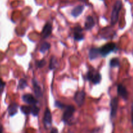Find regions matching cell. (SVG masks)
Instances as JSON below:
<instances>
[{
    "instance_id": "1",
    "label": "cell",
    "mask_w": 133,
    "mask_h": 133,
    "mask_svg": "<svg viewBox=\"0 0 133 133\" xmlns=\"http://www.w3.org/2000/svg\"><path fill=\"white\" fill-rule=\"evenodd\" d=\"M122 8V1L121 0H118L115 3L113 7L112 12L111 14V24L114 25L118 20L119 14Z\"/></svg>"
},
{
    "instance_id": "2",
    "label": "cell",
    "mask_w": 133,
    "mask_h": 133,
    "mask_svg": "<svg viewBox=\"0 0 133 133\" xmlns=\"http://www.w3.org/2000/svg\"><path fill=\"white\" fill-rule=\"evenodd\" d=\"M94 69L92 70H89L87 73V79L89 81H92L94 84L99 83L101 80V75L100 73L94 71Z\"/></svg>"
},
{
    "instance_id": "3",
    "label": "cell",
    "mask_w": 133,
    "mask_h": 133,
    "mask_svg": "<svg viewBox=\"0 0 133 133\" xmlns=\"http://www.w3.org/2000/svg\"><path fill=\"white\" fill-rule=\"evenodd\" d=\"M116 44L114 43H110L106 44L103 46L99 48V53L103 57H106L108 54L112 52L116 49Z\"/></svg>"
},
{
    "instance_id": "4",
    "label": "cell",
    "mask_w": 133,
    "mask_h": 133,
    "mask_svg": "<svg viewBox=\"0 0 133 133\" xmlns=\"http://www.w3.org/2000/svg\"><path fill=\"white\" fill-rule=\"evenodd\" d=\"M75 108L74 106H67L64 112L63 117H62V120H63V121H64L65 123L68 122L69 120L71 119V117H73V115H74V113L75 112Z\"/></svg>"
},
{
    "instance_id": "5",
    "label": "cell",
    "mask_w": 133,
    "mask_h": 133,
    "mask_svg": "<svg viewBox=\"0 0 133 133\" xmlns=\"http://www.w3.org/2000/svg\"><path fill=\"white\" fill-rule=\"evenodd\" d=\"M84 99H85V93L83 91H77L74 96V100L79 106L83 105Z\"/></svg>"
},
{
    "instance_id": "6",
    "label": "cell",
    "mask_w": 133,
    "mask_h": 133,
    "mask_svg": "<svg viewBox=\"0 0 133 133\" xmlns=\"http://www.w3.org/2000/svg\"><path fill=\"white\" fill-rule=\"evenodd\" d=\"M74 39L77 41H80L84 39V35L83 34V29L80 26H77L74 29Z\"/></svg>"
},
{
    "instance_id": "7",
    "label": "cell",
    "mask_w": 133,
    "mask_h": 133,
    "mask_svg": "<svg viewBox=\"0 0 133 133\" xmlns=\"http://www.w3.org/2000/svg\"><path fill=\"white\" fill-rule=\"evenodd\" d=\"M110 107H111V112H110V116L112 118H114L116 116L117 111L118 108V99L117 97L112 99L110 102Z\"/></svg>"
},
{
    "instance_id": "8",
    "label": "cell",
    "mask_w": 133,
    "mask_h": 133,
    "mask_svg": "<svg viewBox=\"0 0 133 133\" xmlns=\"http://www.w3.org/2000/svg\"><path fill=\"white\" fill-rule=\"evenodd\" d=\"M22 99L25 102L30 105H36L38 103V100H36L31 94H25L22 96Z\"/></svg>"
},
{
    "instance_id": "9",
    "label": "cell",
    "mask_w": 133,
    "mask_h": 133,
    "mask_svg": "<svg viewBox=\"0 0 133 133\" xmlns=\"http://www.w3.org/2000/svg\"><path fill=\"white\" fill-rule=\"evenodd\" d=\"M44 125L46 127L51 126L52 123V115L50 110L48 108H47L44 113Z\"/></svg>"
},
{
    "instance_id": "10",
    "label": "cell",
    "mask_w": 133,
    "mask_h": 133,
    "mask_svg": "<svg viewBox=\"0 0 133 133\" xmlns=\"http://www.w3.org/2000/svg\"><path fill=\"white\" fill-rule=\"evenodd\" d=\"M118 93L121 97L123 98L125 100H127L128 99V92H127V90L126 89V87H125L122 84H119L118 86Z\"/></svg>"
},
{
    "instance_id": "11",
    "label": "cell",
    "mask_w": 133,
    "mask_h": 133,
    "mask_svg": "<svg viewBox=\"0 0 133 133\" xmlns=\"http://www.w3.org/2000/svg\"><path fill=\"white\" fill-rule=\"evenodd\" d=\"M52 32V25L49 23H47L44 26V28H43L42 32V36L43 38L45 39V38L49 37V35H51Z\"/></svg>"
},
{
    "instance_id": "12",
    "label": "cell",
    "mask_w": 133,
    "mask_h": 133,
    "mask_svg": "<svg viewBox=\"0 0 133 133\" xmlns=\"http://www.w3.org/2000/svg\"><path fill=\"white\" fill-rule=\"evenodd\" d=\"M95 26V22L94 18L91 16H88L86 20L85 23H84V27L87 30H90L93 28Z\"/></svg>"
},
{
    "instance_id": "13",
    "label": "cell",
    "mask_w": 133,
    "mask_h": 133,
    "mask_svg": "<svg viewBox=\"0 0 133 133\" xmlns=\"http://www.w3.org/2000/svg\"><path fill=\"white\" fill-rule=\"evenodd\" d=\"M32 84H33V87H34V91H35V95L37 98L40 97V96H42V91H41V88H40V86L38 83L37 81L35 78H34L32 80Z\"/></svg>"
},
{
    "instance_id": "14",
    "label": "cell",
    "mask_w": 133,
    "mask_h": 133,
    "mask_svg": "<svg viewBox=\"0 0 133 133\" xmlns=\"http://www.w3.org/2000/svg\"><path fill=\"white\" fill-rule=\"evenodd\" d=\"M83 10H84L83 5H78V6L74 8V9L71 10V14L74 17H77L83 13Z\"/></svg>"
},
{
    "instance_id": "15",
    "label": "cell",
    "mask_w": 133,
    "mask_h": 133,
    "mask_svg": "<svg viewBox=\"0 0 133 133\" xmlns=\"http://www.w3.org/2000/svg\"><path fill=\"white\" fill-rule=\"evenodd\" d=\"M18 105L16 103H12L9 105V108H8V111H9V116H14L16 115L18 112Z\"/></svg>"
},
{
    "instance_id": "16",
    "label": "cell",
    "mask_w": 133,
    "mask_h": 133,
    "mask_svg": "<svg viewBox=\"0 0 133 133\" xmlns=\"http://www.w3.org/2000/svg\"><path fill=\"white\" fill-rule=\"evenodd\" d=\"M99 53V48L93 47L89 52V57L91 60H94L98 57Z\"/></svg>"
},
{
    "instance_id": "17",
    "label": "cell",
    "mask_w": 133,
    "mask_h": 133,
    "mask_svg": "<svg viewBox=\"0 0 133 133\" xmlns=\"http://www.w3.org/2000/svg\"><path fill=\"white\" fill-rule=\"evenodd\" d=\"M50 47H51V45L49 43L44 42V43L42 44L41 46H40V52L42 53H44L47 50H48L50 48Z\"/></svg>"
},
{
    "instance_id": "18",
    "label": "cell",
    "mask_w": 133,
    "mask_h": 133,
    "mask_svg": "<svg viewBox=\"0 0 133 133\" xmlns=\"http://www.w3.org/2000/svg\"><path fill=\"white\" fill-rule=\"evenodd\" d=\"M57 66V59L55 56H53L51 59H50V65H49V69L50 70H53V69H56Z\"/></svg>"
},
{
    "instance_id": "19",
    "label": "cell",
    "mask_w": 133,
    "mask_h": 133,
    "mask_svg": "<svg viewBox=\"0 0 133 133\" xmlns=\"http://www.w3.org/2000/svg\"><path fill=\"white\" fill-rule=\"evenodd\" d=\"M110 66L111 67H117L119 66V60L117 57L112 59L110 61Z\"/></svg>"
},
{
    "instance_id": "20",
    "label": "cell",
    "mask_w": 133,
    "mask_h": 133,
    "mask_svg": "<svg viewBox=\"0 0 133 133\" xmlns=\"http://www.w3.org/2000/svg\"><path fill=\"white\" fill-rule=\"evenodd\" d=\"M21 111L24 114L29 115L31 113V106H22L20 108Z\"/></svg>"
},
{
    "instance_id": "21",
    "label": "cell",
    "mask_w": 133,
    "mask_h": 133,
    "mask_svg": "<svg viewBox=\"0 0 133 133\" xmlns=\"http://www.w3.org/2000/svg\"><path fill=\"white\" fill-rule=\"evenodd\" d=\"M27 86V82L26 81V80L22 78V79L19 80V84H18V88L20 89H23L24 88H25Z\"/></svg>"
},
{
    "instance_id": "22",
    "label": "cell",
    "mask_w": 133,
    "mask_h": 133,
    "mask_svg": "<svg viewBox=\"0 0 133 133\" xmlns=\"http://www.w3.org/2000/svg\"><path fill=\"white\" fill-rule=\"evenodd\" d=\"M39 112H40V109L37 106H36L35 105L31 106V113L34 116H37L38 115Z\"/></svg>"
},
{
    "instance_id": "23",
    "label": "cell",
    "mask_w": 133,
    "mask_h": 133,
    "mask_svg": "<svg viewBox=\"0 0 133 133\" xmlns=\"http://www.w3.org/2000/svg\"><path fill=\"white\" fill-rule=\"evenodd\" d=\"M36 65H37L38 67H43L44 65H45V61L44 59H42L40 61H38L36 62Z\"/></svg>"
},
{
    "instance_id": "24",
    "label": "cell",
    "mask_w": 133,
    "mask_h": 133,
    "mask_svg": "<svg viewBox=\"0 0 133 133\" xmlns=\"http://www.w3.org/2000/svg\"><path fill=\"white\" fill-rule=\"evenodd\" d=\"M55 106H57L58 108H63L65 106V105L62 103H61L59 101H56L55 102Z\"/></svg>"
},
{
    "instance_id": "25",
    "label": "cell",
    "mask_w": 133,
    "mask_h": 133,
    "mask_svg": "<svg viewBox=\"0 0 133 133\" xmlns=\"http://www.w3.org/2000/svg\"><path fill=\"white\" fill-rule=\"evenodd\" d=\"M5 87V83L2 81V80L0 79V92H2Z\"/></svg>"
},
{
    "instance_id": "26",
    "label": "cell",
    "mask_w": 133,
    "mask_h": 133,
    "mask_svg": "<svg viewBox=\"0 0 133 133\" xmlns=\"http://www.w3.org/2000/svg\"><path fill=\"white\" fill-rule=\"evenodd\" d=\"M50 133H58V130H57V129H56V128H53V129H51V130Z\"/></svg>"
},
{
    "instance_id": "27",
    "label": "cell",
    "mask_w": 133,
    "mask_h": 133,
    "mask_svg": "<svg viewBox=\"0 0 133 133\" xmlns=\"http://www.w3.org/2000/svg\"><path fill=\"white\" fill-rule=\"evenodd\" d=\"M131 113H132V124H133V104H132V112H131Z\"/></svg>"
},
{
    "instance_id": "28",
    "label": "cell",
    "mask_w": 133,
    "mask_h": 133,
    "mask_svg": "<svg viewBox=\"0 0 133 133\" xmlns=\"http://www.w3.org/2000/svg\"><path fill=\"white\" fill-rule=\"evenodd\" d=\"M0 133H3V127L1 125H0Z\"/></svg>"
},
{
    "instance_id": "29",
    "label": "cell",
    "mask_w": 133,
    "mask_h": 133,
    "mask_svg": "<svg viewBox=\"0 0 133 133\" xmlns=\"http://www.w3.org/2000/svg\"><path fill=\"white\" fill-rule=\"evenodd\" d=\"M81 1H83V2H87V0H81Z\"/></svg>"
},
{
    "instance_id": "30",
    "label": "cell",
    "mask_w": 133,
    "mask_h": 133,
    "mask_svg": "<svg viewBox=\"0 0 133 133\" xmlns=\"http://www.w3.org/2000/svg\"><path fill=\"white\" fill-rule=\"evenodd\" d=\"M68 133H74V132H68Z\"/></svg>"
}]
</instances>
